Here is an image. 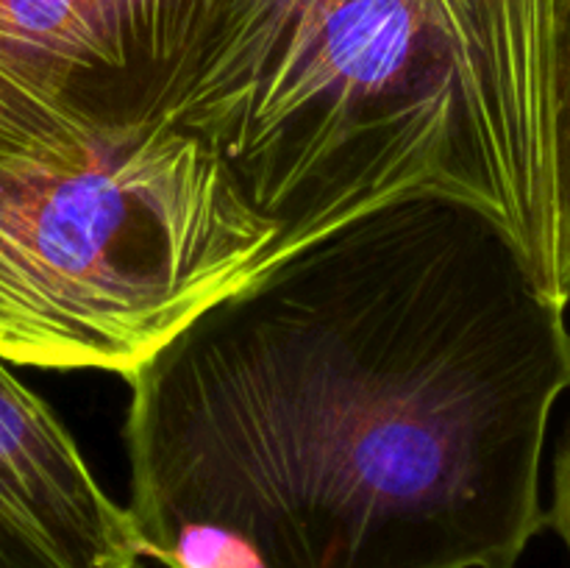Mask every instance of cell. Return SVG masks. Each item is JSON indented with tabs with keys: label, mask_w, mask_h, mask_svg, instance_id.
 I'll list each match as a JSON object with an SVG mask.
<instances>
[{
	"label": "cell",
	"mask_w": 570,
	"mask_h": 568,
	"mask_svg": "<svg viewBox=\"0 0 570 568\" xmlns=\"http://www.w3.org/2000/svg\"><path fill=\"white\" fill-rule=\"evenodd\" d=\"M223 0H0V356L126 376L276 262L181 126Z\"/></svg>",
	"instance_id": "3957f363"
},
{
	"label": "cell",
	"mask_w": 570,
	"mask_h": 568,
	"mask_svg": "<svg viewBox=\"0 0 570 568\" xmlns=\"http://www.w3.org/2000/svg\"><path fill=\"white\" fill-rule=\"evenodd\" d=\"M570 0H223L181 126L273 256L410 195L493 217L568 306L554 104Z\"/></svg>",
	"instance_id": "7a4b0ae2"
},
{
	"label": "cell",
	"mask_w": 570,
	"mask_h": 568,
	"mask_svg": "<svg viewBox=\"0 0 570 568\" xmlns=\"http://www.w3.org/2000/svg\"><path fill=\"white\" fill-rule=\"evenodd\" d=\"M554 189L557 234H560V273L570 293V26L562 48L554 104Z\"/></svg>",
	"instance_id": "5b68a950"
},
{
	"label": "cell",
	"mask_w": 570,
	"mask_h": 568,
	"mask_svg": "<svg viewBox=\"0 0 570 568\" xmlns=\"http://www.w3.org/2000/svg\"><path fill=\"white\" fill-rule=\"evenodd\" d=\"M139 557L126 507L0 356V568H137Z\"/></svg>",
	"instance_id": "277c9868"
},
{
	"label": "cell",
	"mask_w": 570,
	"mask_h": 568,
	"mask_svg": "<svg viewBox=\"0 0 570 568\" xmlns=\"http://www.w3.org/2000/svg\"><path fill=\"white\" fill-rule=\"evenodd\" d=\"M546 523L554 527L570 555V427L554 457V490H551V510L546 512Z\"/></svg>",
	"instance_id": "8992f818"
},
{
	"label": "cell",
	"mask_w": 570,
	"mask_h": 568,
	"mask_svg": "<svg viewBox=\"0 0 570 568\" xmlns=\"http://www.w3.org/2000/svg\"><path fill=\"white\" fill-rule=\"evenodd\" d=\"M126 379V510L165 568H518L570 329L493 217L410 195L206 304Z\"/></svg>",
	"instance_id": "6da1fadb"
}]
</instances>
